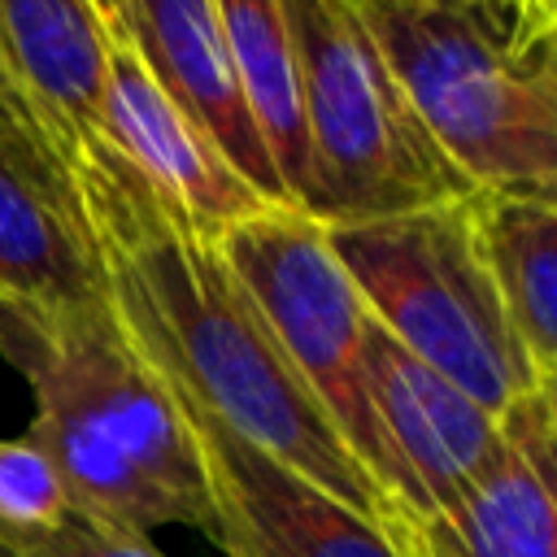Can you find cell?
<instances>
[{"label":"cell","mask_w":557,"mask_h":557,"mask_svg":"<svg viewBox=\"0 0 557 557\" xmlns=\"http://www.w3.org/2000/svg\"><path fill=\"white\" fill-rule=\"evenodd\" d=\"M74 178L104 296L157 379L387 535V496L287 361L218 239H205L104 139L83 148Z\"/></svg>","instance_id":"cell-1"},{"label":"cell","mask_w":557,"mask_h":557,"mask_svg":"<svg viewBox=\"0 0 557 557\" xmlns=\"http://www.w3.org/2000/svg\"><path fill=\"white\" fill-rule=\"evenodd\" d=\"M0 352L30 387V435L57 461L74 513L131 535L191 527L213 540L191 435L109 296L0 309Z\"/></svg>","instance_id":"cell-2"},{"label":"cell","mask_w":557,"mask_h":557,"mask_svg":"<svg viewBox=\"0 0 557 557\" xmlns=\"http://www.w3.org/2000/svg\"><path fill=\"white\" fill-rule=\"evenodd\" d=\"M418 117L474 191L557 209V52L470 9L352 0Z\"/></svg>","instance_id":"cell-3"},{"label":"cell","mask_w":557,"mask_h":557,"mask_svg":"<svg viewBox=\"0 0 557 557\" xmlns=\"http://www.w3.org/2000/svg\"><path fill=\"white\" fill-rule=\"evenodd\" d=\"M474 196L370 222H322V231L366 313L500 418L535 392V361L496 292Z\"/></svg>","instance_id":"cell-4"},{"label":"cell","mask_w":557,"mask_h":557,"mask_svg":"<svg viewBox=\"0 0 557 557\" xmlns=\"http://www.w3.org/2000/svg\"><path fill=\"white\" fill-rule=\"evenodd\" d=\"M313 152V222H370L474 196L352 0H283Z\"/></svg>","instance_id":"cell-5"},{"label":"cell","mask_w":557,"mask_h":557,"mask_svg":"<svg viewBox=\"0 0 557 557\" xmlns=\"http://www.w3.org/2000/svg\"><path fill=\"white\" fill-rule=\"evenodd\" d=\"M218 248L361 470L387 496V453L370 413L361 366L370 313L335 261L322 222L292 205H270L222 231Z\"/></svg>","instance_id":"cell-6"},{"label":"cell","mask_w":557,"mask_h":557,"mask_svg":"<svg viewBox=\"0 0 557 557\" xmlns=\"http://www.w3.org/2000/svg\"><path fill=\"white\" fill-rule=\"evenodd\" d=\"M361 366L387 453L392 527L444 518L496 461L500 418L400 348L374 318H366Z\"/></svg>","instance_id":"cell-7"},{"label":"cell","mask_w":557,"mask_h":557,"mask_svg":"<svg viewBox=\"0 0 557 557\" xmlns=\"http://www.w3.org/2000/svg\"><path fill=\"white\" fill-rule=\"evenodd\" d=\"M165 392L191 435L213 544L226 557H400L379 522L261 453L183 392Z\"/></svg>","instance_id":"cell-8"},{"label":"cell","mask_w":557,"mask_h":557,"mask_svg":"<svg viewBox=\"0 0 557 557\" xmlns=\"http://www.w3.org/2000/svg\"><path fill=\"white\" fill-rule=\"evenodd\" d=\"M104 296L74 165L44 126L0 96V309L48 313Z\"/></svg>","instance_id":"cell-9"},{"label":"cell","mask_w":557,"mask_h":557,"mask_svg":"<svg viewBox=\"0 0 557 557\" xmlns=\"http://www.w3.org/2000/svg\"><path fill=\"white\" fill-rule=\"evenodd\" d=\"M100 139L205 239H218L235 222L270 209V200L235 174L213 139L157 87L126 35H109Z\"/></svg>","instance_id":"cell-10"},{"label":"cell","mask_w":557,"mask_h":557,"mask_svg":"<svg viewBox=\"0 0 557 557\" xmlns=\"http://www.w3.org/2000/svg\"><path fill=\"white\" fill-rule=\"evenodd\" d=\"M400 557H557V435L540 396L500 413V453L483 479L431 522L387 531Z\"/></svg>","instance_id":"cell-11"},{"label":"cell","mask_w":557,"mask_h":557,"mask_svg":"<svg viewBox=\"0 0 557 557\" xmlns=\"http://www.w3.org/2000/svg\"><path fill=\"white\" fill-rule=\"evenodd\" d=\"M157 87L213 139L235 174L270 205H287L274 161L244 104L213 0H122V30Z\"/></svg>","instance_id":"cell-12"},{"label":"cell","mask_w":557,"mask_h":557,"mask_svg":"<svg viewBox=\"0 0 557 557\" xmlns=\"http://www.w3.org/2000/svg\"><path fill=\"white\" fill-rule=\"evenodd\" d=\"M109 30L91 0H0V83L74 165L100 139Z\"/></svg>","instance_id":"cell-13"},{"label":"cell","mask_w":557,"mask_h":557,"mask_svg":"<svg viewBox=\"0 0 557 557\" xmlns=\"http://www.w3.org/2000/svg\"><path fill=\"white\" fill-rule=\"evenodd\" d=\"M231 65L252 113V126L274 161L283 196L292 209L309 213L313 205V152L300 113V78H296V48L287 30L283 0H213Z\"/></svg>","instance_id":"cell-14"},{"label":"cell","mask_w":557,"mask_h":557,"mask_svg":"<svg viewBox=\"0 0 557 557\" xmlns=\"http://www.w3.org/2000/svg\"><path fill=\"white\" fill-rule=\"evenodd\" d=\"M483 252L505 313L540 366H557V209L505 196H474Z\"/></svg>","instance_id":"cell-15"},{"label":"cell","mask_w":557,"mask_h":557,"mask_svg":"<svg viewBox=\"0 0 557 557\" xmlns=\"http://www.w3.org/2000/svg\"><path fill=\"white\" fill-rule=\"evenodd\" d=\"M74 518L70 487L48 448L26 435L0 440V544L13 548Z\"/></svg>","instance_id":"cell-16"},{"label":"cell","mask_w":557,"mask_h":557,"mask_svg":"<svg viewBox=\"0 0 557 557\" xmlns=\"http://www.w3.org/2000/svg\"><path fill=\"white\" fill-rule=\"evenodd\" d=\"M13 557H165L152 535H131V531H109V527H96L87 522L83 513L65 518L61 527L35 535V540H22L9 548Z\"/></svg>","instance_id":"cell-17"},{"label":"cell","mask_w":557,"mask_h":557,"mask_svg":"<svg viewBox=\"0 0 557 557\" xmlns=\"http://www.w3.org/2000/svg\"><path fill=\"white\" fill-rule=\"evenodd\" d=\"M535 396H540V405L548 413V426L557 435V366H540L535 370Z\"/></svg>","instance_id":"cell-18"},{"label":"cell","mask_w":557,"mask_h":557,"mask_svg":"<svg viewBox=\"0 0 557 557\" xmlns=\"http://www.w3.org/2000/svg\"><path fill=\"white\" fill-rule=\"evenodd\" d=\"M91 9L100 13V22H104V30H109V35H117V30H122V0H91Z\"/></svg>","instance_id":"cell-19"},{"label":"cell","mask_w":557,"mask_h":557,"mask_svg":"<svg viewBox=\"0 0 557 557\" xmlns=\"http://www.w3.org/2000/svg\"><path fill=\"white\" fill-rule=\"evenodd\" d=\"M548 13H557V0H548V4H535V9H527V13H522V22H518V30H522V26H531V22H540V17H548Z\"/></svg>","instance_id":"cell-20"},{"label":"cell","mask_w":557,"mask_h":557,"mask_svg":"<svg viewBox=\"0 0 557 557\" xmlns=\"http://www.w3.org/2000/svg\"><path fill=\"white\" fill-rule=\"evenodd\" d=\"M400 4H444V9H470V4H483V0H400Z\"/></svg>","instance_id":"cell-21"},{"label":"cell","mask_w":557,"mask_h":557,"mask_svg":"<svg viewBox=\"0 0 557 557\" xmlns=\"http://www.w3.org/2000/svg\"><path fill=\"white\" fill-rule=\"evenodd\" d=\"M535 4H548V0H518V13H527V9H535Z\"/></svg>","instance_id":"cell-22"},{"label":"cell","mask_w":557,"mask_h":557,"mask_svg":"<svg viewBox=\"0 0 557 557\" xmlns=\"http://www.w3.org/2000/svg\"><path fill=\"white\" fill-rule=\"evenodd\" d=\"M0 557H13V553H9V548H4V544H0Z\"/></svg>","instance_id":"cell-23"},{"label":"cell","mask_w":557,"mask_h":557,"mask_svg":"<svg viewBox=\"0 0 557 557\" xmlns=\"http://www.w3.org/2000/svg\"><path fill=\"white\" fill-rule=\"evenodd\" d=\"M483 4H505V0H483Z\"/></svg>","instance_id":"cell-24"},{"label":"cell","mask_w":557,"mask_h":557,"mask_svg":"<svg viewBox=\"0 0 557 557\" xmlns=\"http://www.w3.org/2000/svg\"><path fill=\"white\" fill-rule=\"evenodd\" d=\"M4 91H9V87H4V83H0V96H4Z\"/></svg>","instance_id":"cell-25"}]
</instances>
